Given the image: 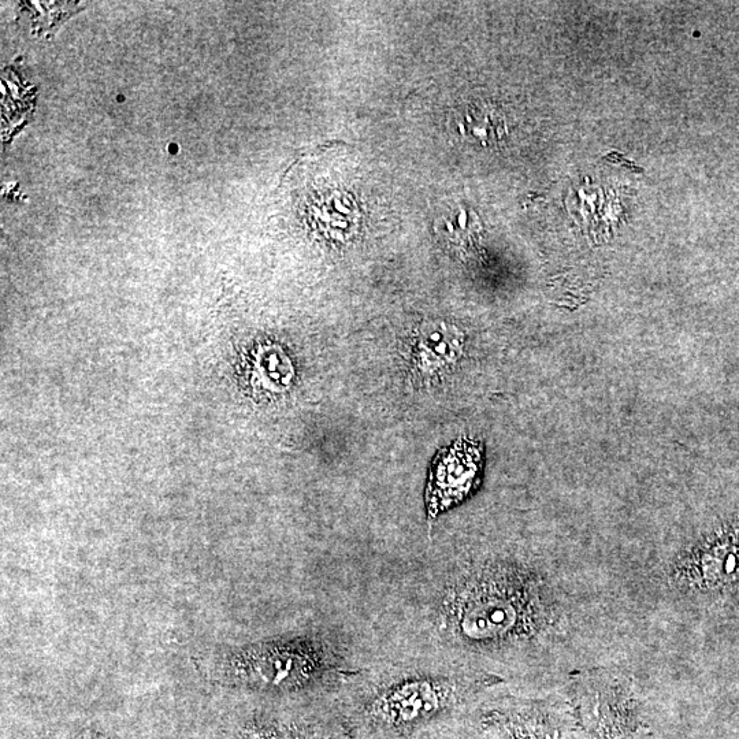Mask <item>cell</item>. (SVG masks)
<instances>
[{
  "label": "cell",
  "instance_id": "1",
  "mask_svg": "<svg viewBox=\"0 0 739 739\" xmlns=\"http://www.w3.org/2000/svg\"><path fill=\"white\" fill-rule=\"evenodd\" d=\"M211 677L225 685L267 693H295L336 683L349 675L347 659L322 635L255 642L213 659Z\"/></svg>",
  "mask_w": 739,
  "mask_h": 739
},
{
  "label": "cell",
  "instance_id": "2",
  "mask_svg": "<svg viewBox=\"0 0 739 739\" xmlns=\"http://www.w3.org/2000/svg\"><path fill=\"white\" fill-rule=\"evenodd\" d=\"M371 685L367 712L392 729H410L437 718L466 692V678L448 667H407L384 672Z\"/></svg>",
  "mask_w": 739,
  "mask_h": 739
},
{
  "label": "cell",
  "instance_id": "3",
  "mask_svg": "<svg viewBox=\"0 0 739 739\" xmlns=\"http://www.w3.org/2000/svg\"><path fill=\"white\" fill-rule=\"evenodd\" d=\"M482 470V452L478 444L462 441L438 455L426 486L429 518L462 503L478 484Z\"/></svg>",
  "mask_w": 739,
  "mask_h": 739
},
{
  "label": "cell",
  "instance_id": "4",
  "mask_svg": "<svg viewBox=\"0 0 739 739\" xmlns=\"http://www.w3.org/2000/svg\"><path fill=\"white\" fill-rule=\"evenodd\" d=\"M463 349V334L458 328L441 321L426 322L417 340V362L426 373H434L453 365Z\"/></svg>",
  "mask_w": 739,
  "mask_h": 739
},
{
  "label": "cell",
  "instance_id": "5",
  "mask_svg": "<svg viewBox=\"0 0 739 739\" xmlns=\"http://www.w3.org/2000/svg\"><path fill=\"white\" fill-rule=\"evenodd\" d=\"M504 121L488 106H471L463 118L462 132L481 146L497 143L504 135Z\"/></svg>",
  "mask_w": 739,
  "mask_h": 739
},
{
  "label": "cell",
  "instance_id": "6",
  "mask_svg": "<svg viewBox=\"0 0 739 739\" xmlns=\"http://www.w3.org/2000/svg\"><path fill=\"white\" fill-rule=\"evenodd\" d=\"M441 225L449 243L455 245H470L478 235L477 218L466 210L449 215Z\"/></svg>",
  "mask_w": 739,
  "mask_h": 739
},
{
  "label": "cell",
  "instance_id": "7",
  "mask_svg": "<svg viewBox=\"0 0 739 739\" xmlns=\"http://www.w3.org/2000/svg\"><path fill=\"white\" fill-rule=\"evenodd\" d=\"M241 737L243 739H313L304 730L274 723L252 724L244 729Z\"/></svg>",
  "mask_w": 739,
  "mask_h": 739
}]
</instances>
